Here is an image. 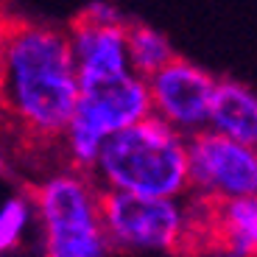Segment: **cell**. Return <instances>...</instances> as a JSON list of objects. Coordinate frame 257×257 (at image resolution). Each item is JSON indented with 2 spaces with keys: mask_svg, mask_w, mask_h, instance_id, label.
<instances>
[{
  "mask_svg": "<svg viewBox=\"0 0 257 257\" xmlns=\"http://www.w3.org/2000/svg\"><path fill=\"white\" fill-rule=\"evenodd\" d=\"M101 185L90 171L53 174L37 190L45 257H103L109 243L98 212Z\"/></svg>",
  "mask_w": 257,
  "mask_h": 257,
  "instance_id": "obj_4",
  "label": "cell"
},
{
  "mask_svg": "<svg viewBox=\"0 0 257 257\" xmlns=\"http://www.w3.org/2000/svg\"><path fill=\"white\" fill-rule=\"evenodd\" d=\"M146 84L151 98V115L171 123L185 137L207 128L212 92L218 84V78L210 70L190 59L174 56L160 70L151 73Z\"/></svg>",
  "mask_w": 257,
  "mask_h": 257,
  "instance_id": "obj_6",
  "label": "cell"
},
{
  "mask_svg": "<svg viewBox=\"0 0 257 257\" xmlns=\"http://www.w3.org/2000/svg\"><path fill=\"white\" fill-rule=\"evenodd\" d=\"M12 154H14L12 137L6 135V128L0 126V176L12 171Z\"/></svg>",
  "mask_w": 257,
  "mask_h": 257,
  "instance_id": "obj_13",
  "label": "cell"
},
{
  "mask_svg": "<svg viewBox=\"0 0 257 257\" xmlns=\"http://www.w3.org/2000/svg\"><path fill=\"white\" fill-rule=\"evenodd\" d=\"M78 101L67 31L0 17V126L14 154L64 151V128Z\"/></svg>",
  "mask_w": 257,
  "mask_h": 257,
  "instance_id": "obj_1",
  "label": "cell"
},
{
  "mask_svg": "<svg viewBox=\"0 0 257 257\" xmlns=\"http://www.w3.org/2000/svg\"><path fill=\"white\" fill-rule=\"evenodd\" d=\"M146 115H151L146 78L135 70H123L115 76L78 81V101L70 120L106 137L117 128L143 120Z\"/></svg>",
  "mask_w": 257,
  "mask_h": 257,
  "instance_id": "obj_7",
  "label": "cell"
},
{
  "mask_svg": "<svg viewBox=\"0 0 257 257\" xmlns=\"http://www.w3.org/2000/svg\"><path fill=\"white\" fill-rule=\"evenodd\" d=\"M98 212L106 243L115 249H204L207 201L199 196L168 199V196H137L101 187Z\"/></svg>",
  "mask_w": 257,
  "mask_h": 257,
  "instance_id": "obj_3",
  "label": "cell"
},
{
  "mask_svg": "<svg viewBox=\"0 0 257 257\" xmlns=\"http://www.w3.org/2000/svg\"><path fill=\"white\" fill-rule=\"evenodd\" d=\"M92 179L101 187L137 196H187V137L157 115L103 137Z\"/></svg>",
  "mask_w": 257,
  "mask_h": 257,
  "instance_id": "obj_2",
  "label": "cell"
},
{
  "mask_svg": "<svg viewBox=\"0 0 257 257\" xmlns=\"http://www.w3.org/2000/svg\"><path fill=\"white\" fill-rule=\"evenodd\" d=\"M126 53L128 67L143 78H148L176 56L171 39L146 23H126Z\"/></svg>",
  "mask_w": 257,
  "mask_h": 257,
  "instance_id": "obj_11",
  "label": "cell"
},
{
  "mask_svg": "<svg viewBox=\"0 0 257 257\" xmlns=\"http://www.w3.org/2000/svg\"><path fill=\"white\" fill-rule=\"evenodd\" d=\"M3 17H6V14H3Z\"/></svg>",
  "mask_w": 257,
  "mask_h": 257,
  "instance_id": "obj_14",
  "label": "cell"
},
{
  "mask_svg": "<svg viewBox=\"0 0 257 257\" xmlns=\"http://www.w3.org/2000/svg\"><path fill=\"white\" fill-rule=\"evenodd\" d=\"M28 218H31V204L23 196H14L0 207V254L20 243L28 226Z\"/></svg>",
  "mask_w": 257,
  "mask_h": 257,
  "instance_id": "obj_12",
  "label": "cell"
},
{
  "mask_svg": "<svg viewBox=\"0 0 257 257\" xmlns=\"http://www.w3.org/2000/svg\"><path fill=\"white\" fill-rule=\"evenodd\" d=\"M207 126L257 148V90L232 78L218 81L212 92Z\"/></svg>",
  "mask_w": 257,
  "mask_h": 257,
  "instance_id": "obj_10",
  "label": "cell"
},
{
  "mask_svg": "<svg viewBox=\"0 0 257 257\" xmlns=\"http://www.w3.org/2000/svg\"><path fill=\"white\" fill-rule=\"evenodd\" d=\"M187 193L207 201L257 196V148L207 126L187 137Z\"/></svg>",
  "mask_w": 257,
  "mask_h": 257,
  "instance_id": "obj_5",
  "label": "cell"
},
{
  "mask_svg": "<svg viewBox=\"0 0 257 257\" xmlns=\"http://www.w3.org/2000/svg\"><path fill=\"white\" fill-rule=\"evenodd\" d=\"M207 246L226 257H257V196L210 201Z\"/></svg>",
  "mask_w": 257,
  "mask_h": 257,
  "instance_id": "obj_9",
  "label": "cell"
},
{
  "mask_svg": "<svg viewBox=\"0 0 257 257\" xmlns=\"http://www.w3.org/2000/svg\"><path fill=\"white\" fill-rule=\"evenodd\" d=\"M67 39H70L78 81H92V78L132 70L126 53V20L103 23L78 12L67 28Z\"/></svg>",
  "mask_w": 257,
  "mask_h": 257,
  "instance_id": "obj_8",
  "label": "cell"
}]
</instances>
